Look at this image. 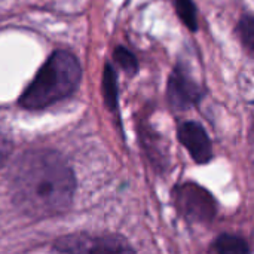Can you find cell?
Masks as SVG:
<instances>
[{
    "mask_svg": "<svg viewBox=\"0 0 254 254\" xmlns=\"http://www.w3.org/2000/svg\"><path fill=\"white\" fill-rule=\"evenodd\" d=\"M10 190L13 202L27 216L52 217L71 204L74 176L57 152L31 150L13 164Z\"/></svg>",
    "mask_w": 254,
    "mask_h": 254,
    "instance_id": "obj_1",
    "label": "cell"
},
{
    "mask_svg": "<svg viewBox=\"0 0 254 254\" xmlns=\"http://www.w3.org/2000/svg\"><path fill=\"white\" fill-rule=\"evenodd\" d=\"M241 34H243V40L247 45L249 51L253 49V40H254V25H253V18L247 16L243 19L241 24Z\"/></svg>",
    "mask_w": 254,
    "mask_h": 254,
    "instance_id": "obj_12",
    "label": "cell"
},
{
    "mask_svg": "<svg viewBox=\"0 0 254 254\" xmlns=\"http://www.w3.org/2000/svg\"><path fill=\"white\" fill-rule=\"evenodd\" d=\"M79 80L80 65L77 60L68 52L57 51L24 91L19 104L30 110L45 109L73 94Z\"/></svg>",
    "mask_w": 254,
    "mask_h": 254,
    "instance_id": "obj_2",
    "label": "cell"
},
{
    "mask_svg": "<svg viewBox=\"0 0 254 254\" xmlns=\"http://www.w3.org/2000/svg\"><path fill=\"white\" fill-rule=\"evenodd\" d=\"M214 252H219V253H243V252H249V247L246 246L244 240H241V238L223 235L214 243Z\"/></svg>",
    "mask_w": 254,
    "mask_h": 254,
    "instance_id": "obj_7",
    "label": "cell"
},
{
    "mask_svg": "<svg viewBox=\"0 0 254 254\" xmlns=\"http://www.w3.org/2000/svg\"><path fill=\"white\" fill-rule=\"evenodd\" d=\"M116 60L118 63L129 73H134L137 70V61L135 58L132 57L131 52H128L127 49H122V48H118L116 51Z\"/></svg>",
    "mask_w": 254,
    "mask_h": 254,
    "instance_id": "obj_11",
    "label": "cell"
},
{
    "mask_svg": "<svg viewBox=\"0 0 254 254\" xmlns=\"http://www.w3.org/2000/svg\"><path fill=\"white\" fill-rule=\"evenodd\" d=\"M177 204L188 217L195 220H205L214 214V202L211 196L204 189L193 185L180 188Z\"/></svg>",
    "mask_w": 254,
    "mask_h": 254,
    "instance_id": "obj_3",
    "label": "cell"
},
{
    "mask_svg": "<svg viewBox=\"0 0 254 254\" xmlns=\"http://www.w3.org/2000/svg\"><path fill=\"white\" fill-rule=\"evenodd\" d=\"M177 10L182 21L190 28L196 30V9L192 0H177Z\"/></svg>",
    "mask_w": 254,
    "mask_h": 254,
    "instance_id": "obj_8",
    "label": "cell"
},
{
    "mask_svg": "<svg viewBox=\"0 0 254 254\" xmlns=\"http://www.w3.org/2000/svg\"><path fill=\"white\" fill-rule=\"evenodd\" d=\"M12 152V137L6 122L0 118V167Z\"/></svg>",
    "mask_w": 254,
    "mask_h": 254,
    "instance_id": "obj_9",
    "label": "cell"
},
{
    "mask_svg": "<svg viewBox=\"0 0 254 254\" xmlns=\"http://www.w3.org/2000/svg\"><path fill=\"white\" fill-rule=\"evenodd\" d=\"M58 252H124L132 250L122 241L115 238H91V237H70L57 244Z\"/></svg>",
    "mask_w": 254,
    "mask_h": 254,
    "instance_id": "obj_5",
    "label": "cell"
},
{
    "mask_svg": "<svg viewBox=\"0 0 254 254\" xmlns=\"http://www.w3.org/2000/svg\"><path fill=\"white\" fill-rule=\"evenodd\" d=\"M179 138L198 164L208 162L211 159V143L198 122H185L179 128Z\"/></svg>",
    "mask_w": 254,
    "mask_h": 254,
    "instance_id": "obj_4",
    "label": "cell"
},
{
    "mask_svg": "<svg viewBox=\"0 0 254 254\" xmlns=\"http://www.w3.org/2000/svg\"><path fill=\"white\" fill-rule=\"evenodd\" d=\"M170 101L177 107H186L195 103L199 95L201 89L198 85L185 73V70H177L170 77Z\"/></svg>",
    "mask_w": 254,
    "mask_h": 254,
    "instance_id": "obj_6",
    "label": "cell"
},
{
    "mask_svg": "<svg viewBox=\"0 0 254 254\" xmlns=\"http://www.w3.org/2000/svg\"><path fill=\"white\" fill-rule=\"evenodd\" d=\"M104 92L109 104L116 103V83H115V73L110 67H106V74H104Z\"/></svg>",
    "mask_w": 254,
    "mask_h": 254,
    "instance_id": "obj_10",
    "label": "cell"
}]
</instances>
